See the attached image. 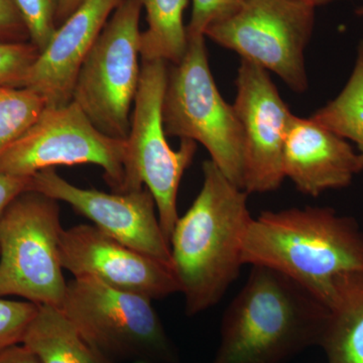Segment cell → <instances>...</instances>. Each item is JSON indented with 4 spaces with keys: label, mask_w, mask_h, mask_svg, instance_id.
<instances>
[{
    "label": "cell",
    "mask_w": 363,
    "mask_h": 363,
    "mask_svg": "<svg viewBox=\"0 0 363 363\" xmlns=\"http://www.w3.org/2000/svg\"><path fill=\"white\" fill-rule=\"evenodd\" d=\"M242 259L284 274L328 308L339 281L363 272V231L332 208L264 211L248 225Z\"/></svg>",
    "instance_id": "6da1fadb"
},
{
    "label": "cell",
    "mask_w": 363,
    "mask_h": 363,
    "mask_svg": "<svg viewBox=\"0 0 363 363\" xmlns=\"http://www.w3.org/2000/svg\"><path fill=\"white\" fill-rule=\"evenodd\" d=\"M202 169L201 190L169 238L172 269L188 316L220 302L238 278L245 266L243 238L253 218L247 191L234 185L211 160Z\"/></svg>",
    "instance_id": "7a4b0ae2"
},
{
    "label": "cell",
    "mask_w": 363,
    "mask_h": 363,
    "mask_svg": "<svg viewBox=\"0 0 363 363\" xmlns=\"http://www.w3.org/2000/svg\"><path fill=\"white\" fill-rule=\"evenodd\" d=\"M329 309L284 274L252 271L222 319L220 343L209 363H286L319 346Z\"/></svg>",
    "instance_id": "3957f363"
},
{
    "label": "cell",
    "mask_w": 363,
    "mask_h": 363,
    "mask_svg": "<svg viewBox=\"0 0 363 363\" xmlns=\"http://www.w3.org/2000/svg\"><path fill=\"white\" fill-rule=\"evenodd\" d=\"M162 116L167 136L201 143L222 173L243 189L242 128L215 84L205 35H188L184 58L169 64Z\"/></svg>",
    "instance_id": "277c9868"
},
{
    "label": "cell",
    "mask_w": 363,
    "mask_h": 363,
    "mask_svg": "<svg viewBox=\"0 0 363 363\" xmlns=\"http://www.w3.org/2000/svg\"><path fill=\"white\" fill-rule=\"evenodd\" d=\"M60 309L82 337L107 359L178 363L179 353L145 296L123 292L90 278L67 283Z\"/></svg>",
    "instance_id": "5b68a950"
},
{
    "label": "cell",
    "mask_w": 363,
    "mask_h": 363,
    "mask_svg": "<svg viewBox=\"0 0 363 363\" xmlns=\"http://www.w3.org/2000/svg\"><path fill=\"white\" fill-rule=\"evenodd\" d=\"M58 202L26 190L6 208L0 218V297L61 308L67 281L60 259L64 228Z\"/></svg>",
    "instance_id": "8992f818"
},
{
    "label": "cell",
    "mask_w": 363,
    "mask_h": 363,
    "mask_svg": "<svg viewBox=\"0 0 363 363\" xmlns=\"http://www.w3.org/2000/svg\"><path fill=\"white\" fill-rule=\"evenodd\" d=\"M169 63L164 60H142L140 80L126 138L125 180L123 193L143 185L156 202L160 224L169 241L179 219V187L182 177L197 150L194 140H181L179 150L167 142L162 107L168 80Z\"/></svg>",
    "instance_id": "52a82bcc"
},
{
    "label": "cell",
    "mask_w": 363,
    "mask_h": 363,
    "mask_svg": "<svg viewBox=\"0 0 363 363\" xmlns=\"http://www.w3.org/2000/svg\"><path fill=\"white\" fill-rule=\"evenodd\" d=\"M140 0H121L78 72L73 101L97 130L126 140L140 80Z\"/></svg>",
    "instance_id": "ba28073f"
},
{
    "label": "cell",
    "mask_w": 363,
    "mask_h": 363,
    "mask_svg": "<svg viewBox=\"0 0 363 363\" xmlns=\"http://www.w3.org/2000/svg\"><path fill=\"white\" fill-rule=\"evenodd\" d=\"M315 9L300 0H245L238 11L210 26L205 37L274 72L296 92H305V50Z\"/></svg>",
    "instance_id": "9c48e42d"
},
{
    "label": "cell",
    "mask_w": 363,
    "mask_h": 363,
    "mask_svg": "<svg viewBox=\"0 0 363 363\" xmlns=\"http://www.w3.org/2000/svg\"><path fill=\"white\" fill-rule=\"evenodd\" d=\"M126 140L97 130L75 101L44 111L1 155L0 172L30 178L55 166L92 164L104 171L105 181L123 193Z\"/></svg>",
    "instance_id": "30bf717a"
},
{
    "label": "cell",
    "mask_w": 363,
    "mask_h": 363,
    "mask_svg": "<svg viewBox=\"0 0 363 363\" xmlns=\"http://www.w3.org/2000/svg\"><path fill=\"white\" fill-rule=\"evenodd\" d=\"M235 84L233 107L243 135V190L248 194L272 192L286 179L284 145L294 114L262 67L241 59Z\"/></svg>",
    "instance_id": "8fae6325"
},
{
    "label": "cell",
    "mask_w": 363,
    "mask_h": 363,
    "mask_svg": "<svg viewBox=\"0 0 363 363\" xmlns=\"http://www.w3.org/2000/svg\"><path fill=\"white\" fill-rule=\"evenodd\" d=\"M28 190L67 203L102 233L172 267L171 245L147 188L126 193L79 188L51 168L30 177Z\"/></svg>",
    "instance_id": "7c38bea8"
},
{
    "label": "cell",
    "mask_w": 363,
    "mask_h": 363,
    "mask_svg": "<svg viewBox=\"0 0 363 363\" xmlns=\"http://www.w3.org/2000/svg\"><path fill=\"white\" fill-rule=\"evenodd\" d=\"M60 259L63 269L74 278L94 279L152 301L180 293L171 267L119 242L94 225L64 229Z\"/></svg>",
    "instance_id": "4fadbf2b"
},
{
    "label": "cell",
    "mask_w": 363,
    "mask_h": 363,
    "mask_svg": "<svg viewBox=\"0 0 363 363\" xmlns=\"http://www.w3.org/2000/svg\"><path fill=\"white\" fill-rule=\"evenodd\" d=\"M121 1L85 0L58 26L25 81V87L39 93L47 107L64 106L73 100L83 61Z\"/></svg>",
    "instance_id": "5bb4252c"
},
{
    "label": "cell",
    "mask_w": 363,
    "mask_h": 363,
    "mask_svg": "<svg viewBox=\"0 0 363 363\" xmlns=\"http://www.w3.org/2000/svg\"><path fill=\"white\" fill-rule=\"evenodd\" d=\"M283 169L302 194L317 197L347 187L363 167L347 140L311 117L293 116L284 145Z\"/></svg>",
    "instance_id": "9a60e30c"
},
{
    "label": "cell",
    "mask_w": 363,
    "mask_h": 363,
    "mask_svg": "<svg viewBox=\"0 0 363 363\" xmlns=\"http://www.w3.org/2000/svg\"><path fill=\"white\" fill-rule=\"evenodd\" d=\"M319 346L328 363H363V272L339 281Z\"/></svg>",
    "instance_id": "2e32d148"
},
{
    "label": "cell",
    "mask_w": 363,
    "mask_h": 363,
    "mask_svg": "<svg viewBox=\"0 0 363 363\" xmlns=\"http://www.w3.org/2000/svg\"><path fill=\"white\" fill-rule=\"evenodd\" d=\"M21 344L40 363H114L95 350L60 308L39 305Z\"/></svg>",
    "instance_id": "e0dca14e"
},
{
    "label": "cell",
    "mask_w": 363,
    "mask_h": 363,
    "mask_svg": "<svg viewBox=\"0 0 363 363\" xmlns=\"http://www.w3.org/2000/svg\"><path fill=\"white\" fill-rule=\"evenodd\" d=\"M147 13V28L140 33L142 60H164L177 65L185 56L187 26L183 14L189 0H140Z\"/></svg>",
    "instance_id": "ac0fdd59"
},
{
    "label": "cell",
    "mask_w": 363,
    "mask_h": 363,
    "mask_svg": "<svg viewBox=\"0 0 363 363\" xmlns=\"http://www.w3.org/2000/svg\"><path fill=\"white\" fill-rule=\"evenodd\" d=\"M311 118L344 140L354 143L363 167V40L342 91Z\"/></svg>",
    "instance_id": "d6986e66"
},
{
    "label": "cell",
    "mask_w": 363,
    "mask_h": 363,
    "mask_svg": "<svg viewBox=\"0 0 363 363\" xmlns=\"http://www.w3.org/2000/svg\"><path fill=\"white\" fill-rule=\"evenodd\" d=\"M47 107L39 93L26 87H0V155L38 118Z\"/></svg>",
    "instance_id": "ffe728a7"
},
{
    "label": "cell",
    "mask_w": 363,
    "mask_h": 363,
    "mask_svg": "<svg viewBox=\"0 0 363 363\" xmlns=\"http://www.w3.org/2000/svg\"><path fill=\"white\" fill-rule=\"evenodd\" d=\"M32 44L40 52L50 44L58 26L56 13L58 0H13Z\"/></svg>",
    "instance_id": "44dd1931"
},
{
    "label": "cell",
    "mask_w": 363,
    "mask_h": 363,
    "mask_svg": "<svg viewBox=\"0 0 363 363\" xmlns=\"http://www.w3.org/2000/svg\"><path fill=\"white\" fill-rule=\"evenodd\" d=\"M40 51L30 43H0V87H25Z\"/></svg>",
    "instance_id": "7402d4cb"
},
{
    "label": "cell",
    "mask_w": 363,
    "mask_h": 363,
    "mask_svg": "<svg viewBox=\"0 0 363 363\" xmlns=\"http://www.w3.org/2000/svg\"><path fill=\"white\" fill-rule=\"evenodd\" d=\"M39 305L0 297V351L21 344Z\"/></svg>",
    "instance_id": "603a6c76"
},
{
    "label": "cell",
    "mask_w": 363,
    "mask_h": 363,
    "mask_svg": "<svg viewBox=\"0 0 363 363\" xmlns=\"http://www.w3.org/2000/svg\"><path fill=\"white\" fill-rule=\"evenodd\" d=\"M245 0H193L188 35H205L210 26L223 20L240 9Z\"/></svg>",
    "instance_id": "cb8c5ba5"
},
{
    "label": "cell",
    "mask_w": 363,
    "mask_h": 363,
    "mask_svg": "<svg viewBox=\"0 0 363 363\" xmlns=\"http://www.w3.org/2000/svg\"><path fill=\"white\" fill-rule=\"evenodd\" d=\"M25 30V23L13 0H0V42L18 43L16 38Z\"/></svg>",
    "instance_id": "d4e9b609"
},
{
    "label": "cell",
    "mask_w": 363,
    "mask_h": 363,
    "mask_svg": "<svg viewBox=\"0 0 363 363\" xmlns=\"http://www.w3.org/2000/svg\"><path fill=\"white\" fill-rule=\"evenodd\" d=\"M30 178H23L0 172V218L11 202L28 190Z\"/></svg>",
    "instance_id": "484cf974"
},
{
    "label": "cell",
    "mask_w": 363,
    "mask_h": 363,
    "mask_svg": "<svg viewBox=\"0 0 363 363\" xmlns=\"http://www.w3.org/2000/svg\"><path fill=\"white\" fill-rule=\"evenodd\" d=\"M0 363H40L39 358L23 344L0 351Z\"/></svg>",
    "instance_id": "4316f807"
},
{
    "label": "cell",
    "mask_w": 363,
    "mask_h": 363,
    "mask_svg": "<svg viewBox=\"0 0 363 363\" xmlns=\"http://www.w3.org/2000/svg\"><path fill=\"white\" fill-rule=\"evenodd\" d=\"M85 0H58L57 6V26H61Z\"/></svg>",
    "instance_id": "83f0119b"
},
{
    "label": "cell",
    "mask_w": 363,
    "mask_h": 363,
    "mask_svg": "<svg viewBox=\"0 0 363 363\" xmlns=\"http://www.w3.org/2000/svg\"><path fill=\"white\" fill-rule=\"evenodd\" d=\"M300 1L305 2V4H310V6L317 7L326 6V4H331V2L337 1V0H300Z\"/></svg>",
    "instance_id": "f1b7e54d"
},
{
    "label": "cell",
    "mask_w": 363,
    "mask_h": 363,
    "mask_svg": "<svg viewBox=\"0 0 363 363\" xmlns=\"http://www.w3.org/2000/svg\"><path fill=\"white\" fill-rule=\"evenodd\" d=\"M357 13L358 16H363V6H360L359 9H357Z\"/></svg>",
    "instance_id": "f546056e"
}]
</instances>
